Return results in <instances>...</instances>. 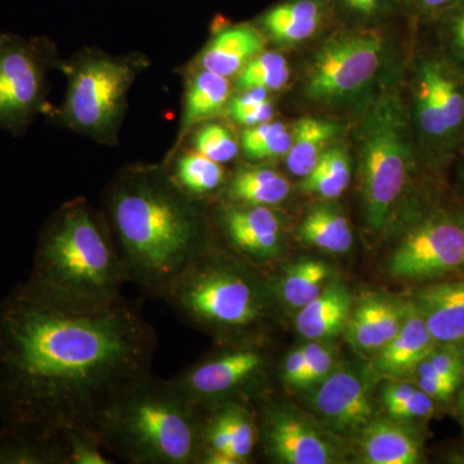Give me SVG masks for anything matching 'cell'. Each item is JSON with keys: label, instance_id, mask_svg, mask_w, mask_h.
Listing matches in <instances>:
<instances>
[{"label": "cell", "instance_id": "cell-1", "mask_svg": "<svg viewBox=\"0 0 464 464\" xmlns=\"http://www.w3.org/2000/svg\"><path fill=\"white\" fill-rule=\"evenodd\" d=\"M157 332L123 295L79 297L27 279L0 301L2 429L99 435L103 415L152 374Z\"/></svg>", "mask_w": 464, "mask_h": 464}, {"label": "cell", "instance_id": "cell-2", "mask_svg": "<svg viewBox=\"0 0 464 464\" xmlns=\"http://www.w3.org/2000/svg\"><path fill=\"white\" fill-rule=\"evenodd\" d=\"M161 166L124 168L103 195V215L130 283L161 298L210 244L209 217Z\"/></svg>", "mask_w": 464, "mask_h": 464}, {"label": "cell", "instance_id": "cell-3", "mask_svg": "<svg viewBox=\"0 0 464 464\" xmlns=\"http://www.w3.org/2000/svg\"><path fill=\"white\" fill-rule=\"evenodd\" d=\"M415 25L335 27L298 52L293 101L302 114L353 123L386 88L401 81Z\"/></svg>", "mask_w": 464, "mask_h": 464}, {"label": "cell", "instance_id": "cell-4", "mask_svg": "<svg viewBox=\"0 0 464 464\" xmlns=\"http://www.w3.org/2000/svg\"><path fill=\"white\" fill-rule=\"evenodd\" d=\"M106 453L130 464H198L201 409L170 380L150 374L125 391L103 415Z\"/></svg>", "mask_w": 464, "mask_h": 464}, {"label": "cell", "instance_id": "cell-5", "mask_svg": "<svg viewBox=\"0 0 464 464\" xmlns=\"http://www.w3.org/2000/svg\"><path fill=\"white\" fill-rule=\"evenodd\" d=\"M29 279L93 299L121 297L130 283L108 219L84 198L66 201L43 226Z\"/></svg>", "mask_w": 464, "mask_h": 464}, {"label": "cell", "instance_id": "cell-6", "mask_svg": "<svg viewBox=\"0 0 464 464\" xmlns=\"http://www.w3.org/2000/svg\"><path fill=\"white\" fill-rule=\"evenodd\" d=\"M401 81L378 94L350 128L362 215L373 231L386 228L415 179L426 176L415 152Z\"/></svg>", "mask_w": 464, "mask_h": 464}, {"label": "cell", "instance_id": "cell-7", "mask_svg": "<svg viewBox=\"0 0 464 464\" xmlns=\"http://www.w3.org/2000/svg\"><path fill=\"white\" fill-rule=\"evenodd\" d=\"M401 85L420 169L438 177L464 142V75L415 25Z\"/></svg>", "mask_w": 464, "mask_h": 464}, {"label": "cell", "instance_id": "cell-8", "mask_svg": "<svg viewBox=\"0 0 464 464\" xmlns=\"http://www.w3.org/2000/svg\"><path fill=\"white\" fill-rule=\"evenodd\" d=\"M161 299L185 322L226 337L249 333L264 317L261 293L248 271L237 259L217 255L210 244Z\"/></svg>", "mask_w": 464, "mask_h": 464}, {"label": "cell", "instance_id": "cell-9", "mask_svg": "<svg viewBox=\"0 0 464 464\" xmlns=\"http://www.w3.org/2000/svg\"><path fill=\"white\" fill-rule=\"evenodd\" d=\"M149 66L145 54L115 56L94 48L61 61L58 69L67 78V92L52 118L61 127L103 145H116L128 93L137 76Z\"/></svg>", "mask_w": 464, "mask_h": 464}, {"label": "cell", "instance_id": "cell-10", "mask_svg": "<svg viewBox=\"0 0 464 464\" xmlns=\"http://www.w3.org/2000/svg\"><path fill=\"white\" fill-rule=\"evenodd\" d=\"M389 273L401 280H431L464 268V201L408 204Z\"/></svg>", "mask_w": 464, "mask_h": 464}, {"label": "cell", "instance_id": "cell-11", "mask_svg": "<svg viewBox=\"0 0 464 464\" xmlns=\"http://www.w3.org/2000/svg\"><path fill=\"white\" fill-rule=\"evenodd\" d=\"M61 61L50 39L0 35V130L20 136L50 110L48 72Z\"/></svg>", "mask_w": 464, "mask_h": 464}, {"label": "cell", "instance_id": "cell-12", "mask_svg": "<svg viewBox=\"0 0 464 464\" xmlns=\"http://www.w3.org/2000/svg\"><path fill=\"white\" fill-rule=\"evenodd\" d=\"M265 366L266 356L261 348L250 342L237 341L204 357L170 381L186 398L203 408L225 401H243L244 393L261 380Z\"/></svg>", "mask_w": 464, "mask_h": 464}, {"label": "cell", "instance_id": "cell-13", "mask_svg": "<svg viewBox=\"0 0 464 464\" xmlns=\"http://www.w3.org/2000/svg\"><path fill=\"white\" fill-rule=\"evenodd\" d=\"M209 221L237 257L259 264L282 252L284 218L273 207L219 201L210 210Z\"/></svg>", "mask_w": 464, "mask_h": 464}, {"label": "cell", "instance_id": "cell-14", "mask_svg": "<svg viewBox=\"0 0 464 464\" xmlns=\"http://www.w3.org/2000/svg\"><path fill=\"white\" fill-rule=\"evenodd\" d=\"M268 48L298 53L338 27L331 0H277L253 18Z\"/></svg>", "mask_w": 464, "mask_h": 464}, {"label": "cell", "instance_id": "cell-15", "mask_svg": "<svg viewBox=\"0 0 464 464\" xmlns=\"http://www.w3.org/2000/svg\"><path fill=\"white\" fill-rule=\"evenodd\" d=\"M259 436L266 450L277 462L285 464H331L337 450L322 433L304 418L285 409L264 406Z\"/></svg>", "mask_w": 464, "mask_h": 464}, {"label": "cell", "instance_id": "cell-16", "mask_svg": "<svg viewBox=\"0 0 464 464\" xmlns=\"http://www.w3.org/2000/svg\"><path fill=\"white\" fill-rule=\"evenodd\" d=\"M314 395V409L334 431L357 432L373 420L368 386L356 373L338 371L323 382Z\"/></svg>", "mask_w": 464, "mask_h": 464}, {"label": "cell", "instance_id": "cell-17", "mask_svg": "<svg viewBox=\"0 0 464 464\" xmlns=\"http://www.w3.org/2000/svg\"><path fill=\"white\" fill-rule=\"evenodd\" d=\"M264 34L252 23L225 24L216 27L204 45L194 69L207 70L234 79L253 58L267 50Z\"/></svg>", "mask_w": 464, "mask_h": 464}, {"label": "cell", "instance_id": "cell-18", "mask_svg": "<svg viewBox=\"0 0 464 464\" xmlns=\"http://www.w3.org/2000/svg\"><path fill=\"white\" fill-rule=\"evenodd\" d=\"M408 304L383 295H365L351 311L346 329L347 341L366 353H378L399 332Z\"/></svg>", "mask_w": 464, "mask_h": 464}, {"label": "cell", "instance_id": "cell-19", "mask_svg": "<svg viewBox=\"0 0 464 464\" xmlns=\"http://www.w3.org/2000/svg\"><path fill=\"white\" fill-rule=\"evenodd\" d=\"M350 128V123L340 119L315 114L299 116L292 121V146L283 159L286 170L295 179L306 177L326 150L347 139Z\"/></svg>", "mask_w": 464, "mask_h": 464}, {"label": "cell", "instance_id": "cell-20", "mask_svg": "<svg viewBox=\"0 0 464 464\" xmlns=\"http://www.w3.org/2000/svg\"><path fill=\"white\" fill-rule=\"evenodd\" d=\"M232 93L234 85L231 79L207 70L192 69L183 94V112L179 137L168 157L181 148L186 137L195 128L226 115Z\"/></svg>", "mask_w": 464, "mask_h": 464}, {"label": "cell", "instance_id": "cell-21", "mask_svg": "<svg viewBox=\"0 0 464 464\" xmlns=\"http://www.w3.org/2000/svg\"><path fill=\"white\" fill-rule=\"evenodd\" d=\"M413 304L436 344L464 342V280L433 284L418 290Z\"/></svg>", "mask_w": 464, "mask_h": 464}, {"label": "cell", "instance_id": "cell-22", "mask_svg": "<svg viewBox=\"0 0 464 464\" xmlns=\"http://www.w3.org/2000/svg\"><path fill=\"white\" fill-rule=\"evenodd\" d=\"M435 346L436 342L420 311L413 304H408L399 332L375 356V371L387 377L402 378L413 373Z\"/></svg>", "mask_w": 464, "mask_h": 464}, {"label": "cell", "instance_id": "cell-23", "mask_svg": "<svg viewBox=\"0 0 464 464\" xmlns=\"http://www.w3.org/2000/svg\"><path fill=\"white\" fill-rule=\"evenodd\" d=\"M292 194L289 179L266 163L243 164L226 179L221 195L224 203L240 206L277 207Z\"/></svg>", "mask_w": 464, "mask_h": 464}, {"label": "cell", "instance_id": "cell-24", "mask_svg": "<svg viewBox=\"0 0 464 464\" xmlns=\"http://www.w3.org/2000/svg\"><path fill=\"white\" fill-rule=\"evenodd\" d=\"M351 311L353 299L350 292L342 284L333 283L299 310L295 325L307 340H332L346 329Z\"/></svg>", "mask_w": 464, "mask_h": 464}, {"label": "cell", "instance_id": "cell-25", "mask_svg": "<svg viewBox=\"0 0 464 464\" xmlns=\"http://www.w3.org/2000/svg\"><path fill=\"white\" fill-rule=\"evenodd\" d=\"M362 451L369 464H417L422 459L420 444L399 420H375L362 430Z\"/></svg>", "mask_w": 464, "mask_h": 464}, {"label": "cell", "instance_id": "cell-26", "mask_svg": "<svg viewBox=\"0 0 464 464\" xmlns=\"http://www.w3.org/2000/svg\"><path fill=\"white\" fill-rule=\"evenodd\" d=\"M353 173L355 166L348 134L347 139L334 143L324 152L314 169L299 179L298 188L317 199L334 201L350 188Z\"/></svg>", "mask_w": 464, "mask_h": 464}, {"label": "cell", "instance_id": "cell-27", "mask_svg": "<svg viewBox=\"0 0 464 464\" xmlns=\"http://www.w3.org/2000/svg\"><path fill=\"white\" fill-rule=\"evenodd\" d=\"M302 243L341 255L353 246V231L343 210L333 200H320L308 208L298 226Z\"/></svg>", "mask_w": 464, "mask_h": 464}, {"label": "cell", "instance_id": "cell-28", "mask_svg": "<svg viewBox=\"0 0 464 464\" xmlns=\"http://www.w3.org/2000/svg\"><path fill=\"white\" fill-rule=\"evenodd\" d=\"M163 167L185 194L199 201L221 192L227 179L222 164L194 149L177 150Z\"/></svg>", "mask_w": 464, "mask_h": 464}, {"label": "cell", "instance_id": "cell-29", "mask_svg": "<svg viewBox=\"0 0 464 464\" xmlns=\"http://www.w3.org/2000/svg\"><path fill=\"white\" fill-rule=\"evenodd\" d=\"M0 464H67L63 436H43L2 429Z\"/></svg>", "mask_w": 464, "mask_h": 464}, {"label": "cell", "instance_id": "cell-30", "mask_svg": "<svg viewBox=\"0 0 464 464\" xmlns=\"http://www.w3.org/2000/svg\"><path fill=\"white\" fill-rule=\"evenodd\" d=\"M295 76V63L288 53L267 48L232 79L234 91L264 90L279 93L289 90Z\"/></svg>", "mask_w": 464, "mask_h": 464}, {"label": "cell", "instance_id": "cell-31", "mask_svg": "<svg viewBox=\"0 0 464 464\" xmlns=\"http://www.w3.org/2000/svg\"><path fill=\"white\" fill-rule=\"evenodd\" d=\"M338 26L374 29L408 20L399 0H331ZM409 21V20H408Z\"/></svg>", "mask_w": 464, "mask_h": 464}, {"label": "cell", "instance_id": "cell-32", "mask_svg": "<svg viewBox=\"0 0 464 464\" xmlns=\"http://www.w3.org/2000/svg\"><path fill=\"white\" fill-rule=\"evenodd\" d=\"M292 140V123L274 119L256 127L243 128L240 151L249 163H267L285 158Z\"/></svg>", "mask_w": 464, "mask_h": 464}, {"label": "cell", "instance_id": "cell-33", "mask_svg": "<svg viewBox=\"0 0 464 464\" xmlns=\"http://www.w3.org/2000/svg\"><path fill=\"white\" fill-rule=\"evenodd\" d=\"M329 276L331 268L325 262L301 259L284 273L279 284L280 297L290 307L301 310L323 292Z\"/></svg>", "mask_w": 464, "mask_h": 464}, {"label": "cell", "instance_id": "cell-34", "mask_svg": "<svg viewBox=\"0 0 464 464\" xmlns=\"http://www.w3.org/2000/svg\"><path fill=\"white\" fill-rule=\"evenodd\" d=\"M417 29L464 75V0Z\"/></svg>", "mask_w": 464, "mask_h": 464}, {"label": "cell", "instance_id": "cell-35", "mask_svg": "<svg viewBox=\"0 0 464 464\" xmlns=\"http://www.w3.org/2000/svg\"><path fill=\"white\" fill-rule=\"evenodd\" d=\"M191 133L192 149L222 166L235 160L239 155V137L224 123L206 121L195 128Z\"/></svg>", "mask_w": 464, "mask_h": 464}, {"label": "cell", "instance_id": "cell-36", "mask_svg": "<svg viewBox=\"0 0 464 464\" xmlns=\"http://www.w3.org/2000/svg\"><path fill=\"white\" fill-rule=\"evenodd\" d=\"M226 115L243 128L256 127L274 121L276 105L273 93L264 90L234 91L228 101Z\"/></svg>", "mask_w": 464, "mask_h": 464}, {"label": "cell", "instance_id": "cell-37", "mask_svg": "<svg viewBox=\"0 0 464 464\" xmlns=\"http://www.w3.org/2000/svg\"><path fill=\"white\" fill-rule=\"evenodd\" d=\"M224 404L230 423L232 454L240 464L248 463L259 439L257 417L246 402L225 401Z\"/></svg>", "mask_w": 464, "mask_h": 464}, {"label": "cell", "instance_id": "cell-38", "mask_svg": "<svg viewBox=\"0 0 464 464\" xmlns=\"http://www.w3.org/2000/svg\"><path fill=\"white\" fill-rule=\"evenodd\" d=\"M67 464H112L106 456L100 436L88 430H69L63 433Z\"/></svg>", "mask_w": 464, "mask_h": 464}, {"label": "cell", "instance_id": "cell-39", "mask_svg": "<svg viewBox=\"0 0 464 464\" xmlns=\"http://www.w3.org/2000/svg\"><path fill=\"white\" fill-rule=\"evenodd\" d=\"M302 350H304L306 369L302 378L301 389H306V387L319 384L332 373L334 366V353L322 341H310L306 346L302 347Z\"/></svg>", "mask_w": 464, "mask_h": 464}, {"label": "cell", "instance_id": "cell-40", "mask_svg": "<svg viewBox=\"0 0 464 464\" xmlns=\"http://www.w3.org/2000/svg\"><path fill=\"white\" fill-rule=\"evenodd\" d=\"M460 0H399L402 14L415 25H424L454 7Z\"/></svg>", "mask_w": 464, "mask_h": 464}, {"label": "cell", "instance_id": "cell-41", "mask_svg": "<svg viewBox=\"0 0 464 464\" xmlns=\"http://www.w3.org/2000/svg\"><path fill=\"white\" fill-rule=\"evenodd\" d=\"M433 368L445 375V377L454 378V380L462 381L464 374V356L463 351L457 347V344H441L435 346L430 355L426 357Z\"/></svg>", "mask_w": 464, "mask_h": 464}, {"label": "cell", "instance_id": "cell-42", "mask_svg": "<svg viewBox=\"0 0 464 464\" xmlns=\"http://www.w3.org/2000/svg\"><path fill=\"white\" fill-rule=\"evenodd\" d=\"M433 411H435L433 400L417 387L411 398L391 409L387 413L392 420L401 422V420H422V418L430 417Z\"/></svg>", "mask_w": 464, "mask_h": 464}, {"label": "cell", "instance_id": "cell-43", "mask_svg": "<svg viewBox=\"0 0 464 464\" xmlns=\"http://www.w3.org/2000/svg\"><path fill=\"white\" fill-rule=\"evenodd\" d=\"M460 382L444 380V378L418 377L417 387L432 400L448 401L454 395Z\"/></svg>", "mask_w": 464, "mask_h": 464}, {"label": "cell", "instance_id": "cell-44", "mask_svg": "<svg viewBox=\"0 0 464 464\" xmlns=\"http://www.w3.org/2000/svg\"><path fill=\"white\" fill-rule=\"evenodd\" d=\"M304 369H306V362H304V350H297L290 353L284 362L282 378L286 386L301 389L302 378H304Z\"/></svg>", "mask_w": 464, "mask_h": 464}, {"label": "cell", "instance_id": "cell-45", "mask_svg": "<svg viewBox=\"0 0 464 464\" xmlns=\"http://www.w3.org/2000/svg\"><path fill=\"white\" fill-rule=\"evenodd\" d=\"M417 387L409 382L396 381L387 384L383 391V404L386 411L395 408L404 402L406 399L413 395Z\"/></svg>", "mask_w": 464, "mask_h": 464}, {"label": "cell", "instance_id": "cell-46", "mask_svg": "<svg viewBox=\"0 0 464 464\" xmlns=\"http://www.w3.org/2000/svg\"><path fill=\"white\" fill-rule=\"evenodd\" d=\"M449 168H453L454 176H456V186L458 194L463 198L464 201V142L451 161Z\"/></svg>", "mask_w": 464, "mask_h": 464}, {"label": "cell", "instance_id": "cell-47", "mask_svg": "<svg viewBox=\"0 0 464 464\" xmlns=\"http://www.w3.org/2000/svg\"><path fill=\"white\" fill-rule=\"evenodd\" d=\"M453 462L464 463V454H462V456H454L453 457Z\"/></svg>", "mask_w": 464, "mask_h": 464}, {"label": "cell", "instance_id": "cell-48", "mask_svg": "<svg viewBox=\"0 0 464 464\" xmlns=\"http://www.w3.org/2000/svg\"><path fill=\"white\" fill-rule=\"evenodd\" d=\"M460 411H462L464 418V392L462 393V396H460Z\"/></svg>", "mask_w": 464, "mask_h": 464}, {"label": "cell", "instance_id": "cell-49", "mask_svg": "<svg viewBox=\"0 0 464 464\" xmlns=\"http://www.w3.org/2000/svg\"><path fill=\"white\" fill-rule=\"evenodd\" d=\"M463 356H464V351H463Z\"/></svg>", "mask_w": 464, "mask_h": 464}]
</instances>
